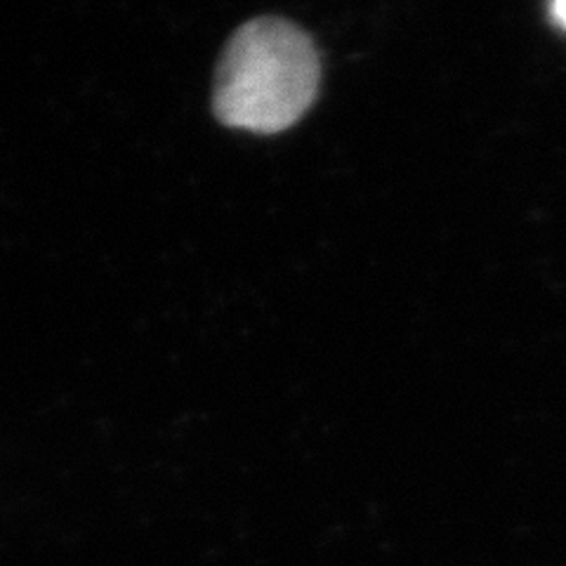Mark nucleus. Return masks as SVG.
Listing matches in <instances>:
<instances>
[{"label":"nucleus","instance_id":"obj_1","mask_svg":"<svg viewBox=\"0 0 566 566\" xmlns=\"http://www.w3.org/2000/svg\"><path fill=\"white\" fill-rule=\"evenodd\" d=\"M318 76V52L303 29L281 17H258L227 43L212 106L229 128L281 133L310 109Z\"/></svg>","mask_w":566,"mask_h":566},{"label":"nucleus","instance_id":"obj_2","mask_svg":"<svg viewBox=\"0 0 566 566\" xmlns=\"http://www.w3.org/2000/svg\"><path fill=\"white\" fill-rule=\"evenodd\" d=\"M553 14H555V20H557L562 27H566V0H562V3H557V6L553 8Z\"/></svg>","mask_w":566,"mask_h":566}]
</instances>
